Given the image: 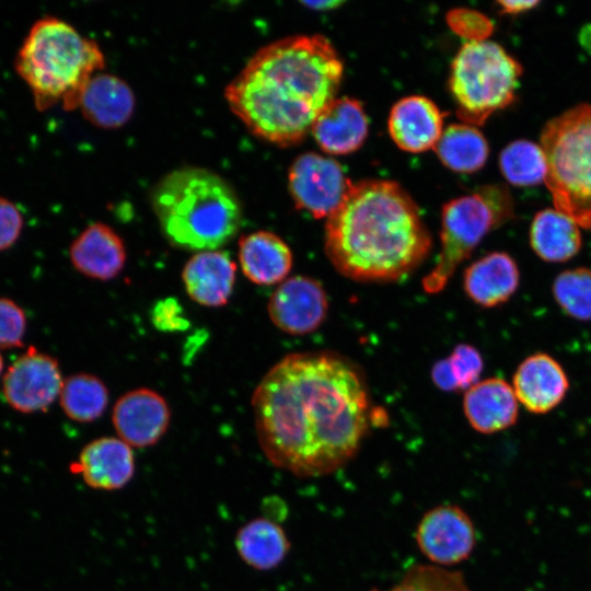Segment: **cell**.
<instances>
[{
	"label": "cell",
	"instance_id": "1",
	"mask_svg": "<svg viewBox=\"0 0 591 591\" xmlns=\"http://www.w3.org/2000/svg\"><path fill=\"white\" fill-rule=\"evenodd\" d=\"M252 407L267 460L300 478L344 467L373 420L360 369L331 351L285 356L256 386Z\"/></svg>",
	"mask_w": 591,
	"mask_h": 591
},
{
	"label": "cell",
	"instance_id": "2",
	"mask_svg": "<svg viewBox=\"0 0 591 591\" xmlns=\"http://www.w3.org/2000/svg\"><path fill=\"white\" fill-rule=\"evenodd\" d=\"M344 65L323 35H292L258 49L224 89L254 136L281 147L303 140L336 97Z\"/></svg>",
	"mask_w": 591,
	"mask_h": 591
},
{
	"label": "cell",
	"instance_id": "3",
	"mask_svg": "<svg viewBox=\"0 0 591 591\" xmlns=\"http://www.w3.org/2000/svg\"><path fill=\"white\" fill-rule=\"evenodd\" d=\"M431 235L409 194L387 179L352 183L326 218L324 248L334 268L360 282H391L418 268Z\"/></svg>",
	"mask_w": 591,
	"mask_h": 591
},
{
	"label": "cell",
	"instance_id": "4",
	"mask_svg": "<svg viewBox=\"0 0 591 591\" xmlns=\"http://www.w3.org/2000/svg\"><path fill=\"white\" fill-rule=\"evenodd\" d=\"M151 205L164 237L173 246L212 251L237 233L243 210L234 188L204 167L171 171L153 187Z\"/></svg>",
	"mask_w": 591,
	"mask_h": 591
},
{
	"label": "cell",
	"instance_id": "5",
	"mask_svg": "<svg viewBox=\"0 0 591 591\" xmlns=\"http://www.w3.org/2000/svg\"><path fill=\"white\" fill-rule=\"evenodd\" d=\"M104 66L99 44L55 16L32 25L14 60L38 111L56 104L66 111L77 109L86 83Z\"/></svg>",
	"mask_w": 591,
	"mask_h": 591
},
{
	"label": "cell",
	"instance_id": "6",
	"mask_svg": "<svg viewBox=\"0 0 591 591\" xmlns=\"http://www.w3.org/2000/svg\"><path fill=\"white\" fill-rule=\"evenodd\" d=\"M554 208L591 229V104H578L549 119L540 136Z\"/></svg>",
	"mask_w": 591,
	"mask_h": 591
},
{
	"label": "cell",
	"instance_id": "7",
	"mask_svg": "<svg viewBox=\"0 0 591 591\" xmlns=\"http://www.w3.org/2000/svg\"><path fill=\"white\" fill-rule=\"evenodd\" d=\"M522 73V65L499 44L466 42L453 58L449 78L457 117L483 125L514 101Z\"/></svg>",
	"mask_w": 591,
	"mask_h": 591
},
{
	"label": "cell",
	"instance_id": "8",
	"mask_svg": "<svg viewBox=\"0 0 591 591\" xmlns=\"http://www.w3.org/2000/svg\"><path fill=\"white\" fill-rule=\"evenodd\" d=\"M512 197L505 185L488 184L454 198L442 208L441 250L436 266L421 280L425 292L442 291L463 263L494 229L513 217Z\"/></svg>",
	"mask_w": 591,
	"mask_h": 591
},
{
	"label": "cell",
	"instance_id": "9",
	"mask_svg": "<svg viewBox=\"0 0 591 591\" xmlns=\"http://www.w3.org/2000/svg\"><path fill=\"white\" fill-rule=\"evenodd\" d=\"M351 185L336 160L315 152L297 157L288 173V187L296 207L315 219L328 218Z\"/></svg>",
	"mask_w": 591,
	"mask_h": 591
},
{
	"label": "cell",
	"instance_id": "10",
	"mask_svg": "<svg viewBox=\"0 0 591 591\" xmlns=\"http://www.w3.org/2000/svg\"><path fill=\"white\" fill-rule=\"evenodd\" d=\"M415 542L430 564L448 568L470 558L476 545V530L463 508L443 503L427 510L420 518Z\"/></svg>",
	"mask_w": 591,
	"mask_h": 591
},
{
	"label": "cell",
	"instance_id": "11",
	"mask_svg": "<svg viewBox=\"0 0 591 591\" xmlns=\"http://www.w3.org/2000/svg\"><path fill=\"white\" fill-rule=\"evenodd\" d=\"M267 311L281 332L302 336L315 332L326 320L328 298L322 283L308 276L285 279L271 293Z\"/></svg>",
	"mask_w": 591,
	"mask_h": 591
},
{
	"label": "cell",
	"instance_id": "12",
	"mask_svg": "<svg viewBox=\"0 0 591 591\" xmlns=\"http://www.w3.org/2000/svg\"><path fill=\"white\" fill-rule=\"evenodd\" d=\"M62 378L55 358L30 348L10 366L3 378L5 401L16 410H46L62 389Z\"/></svg>",
	"mask_w": 591,
	"mask_h": 591
},
{
	"label": "cell",
	"instance_id": "13",
	"mask_svg": "<svg viewBox=\"0 0 591 591\" xmlns=\"http://www.w3.org/2000/svg\"><path fill=\"white\" fill-rule=\"evenodd\" d=\"M112 419L119 439L129 447L141 449L155 444L165 434L171 412L163 396L141 387L118 398Z\"/></svg>",
	"mask_w": 591,
	"mask_h": 591
},
{
	"label": "cell",
	"instance_id": "14",
	"mask_svg": "<svg viewBox=\"0 0 591 591\" xmlns=\"http://www.w3.org/2000/svg\"><path fill=\"white\" fill-rule=\"evenodd\" d=\"M512 387L518 401L529 412L545 414L565 398L569 382L557 360L547 354L537 352L519 364Z\"/></svg>",
	"mask_w": 591,
	"mask_h": 591
},
{
	"label": "cell",
	"instance_id": "15",
	"mask_svg": "<svg viewBox=\"0 0 591 591\" xmlns=\"http://www.w3.org/2000/svg\"><path fill=\"white\" fill-rule=\"evenodd\" d=\"M72 471L79 473L91 488L117 490L125 487L135 474L134 452L119 438H97L81 450Z\"/></svg>",
	"mask_w": 591,
	"mask_h": 591
},
{
	"label": "cell",
	"instance_id": "16",
	"mask_svg": "<svg viewBox=\"0 0 591 591\" xmlns=\"http://www.w3.org/2000/svg\"><path fill=\"white\" fill-rule=\"evenodd\" d=\"M442 131L443 114L426 96L403 97L390 112L389 132L402 150L418 153L434 148Z\"/></svg>",
	"mask_w": 591,
	"mask_h": 591
},
{
	"label": "cell",
	"instance_id": "17",
	"mask_svg": "<svg viewBox=\"0 0 591 591\" xmlns=\"http://www.w3.org/2000/svg\"><path fill=\"white\" fill-rule=\"evenodd\" d=\"M235 276V263L228 252L220 250L194 254L182 270V280L188 297L209 308L228 303L233 292Z\"/></svg>",
	"mask_w": 591,
	"mask_h": 591
},
{
	"label": "cell",
	"instance_id": "18",
	"mask_svg": "<svg viewBox=\"0 0 591 591\" xmlns=\"http://www.w3.org/2000/svg\"><path fill=\"white\" fill-rule=\"evenodd\" d=\"M312 135L329 154H348L361 147L368 135V117L355 99L335 97L317 116Z\"/></svg>",
	"mask_w": 591,
	"mask_h": 591
},
{
	"label": "cell",
	"instance_id": "19",
	"mask_svg": "<svg viewBox=\"0 0 591 591\" xmlns=\"http://www.w3.org/2000/svg\"><path fill=\"white\" fill-rule=\"evenodd\" d=\"M518 403L513 387L507 381L489 378L466 390L463 410L474 430L490 434L515 424L519 414Z\"/></svg>",
	"mask_w": 591,
	"mask_h": 591
},
{
	"label": "cell",
	"instance_id": "20",
	"mask_svg": "<svg viewBox=\"0 0 591 591\" xmlns=\"http://www.w3.org/2000/svg\"><path fill=\"white\" fill-rule=\"evenodd\" d=\"M69 253L79 273L99 280L115 278L126 264V248L121 237L102 222L84 229L72 242Z\"/></svg>",
	"mask_w": 591,
	"mask_h": 591
},
{
	"label": "cell",
	"instance_id": "21",
	"mask_svg": "<svg viewBox=\"0 0 591 591\" xmlns=\"http://www.w3.org/2000/svg\"><path fill=\"white\" fill-rule=\"evenodd\" d=\"M520 271L505 252H493L472 263L463 274L466 296L477 305L494 308L507 302L517 291Z\"/></svg>",
	"mask_w": 591,
	"mask_h": 591
},
{
	"label": "cell",
	"instance_id": "22",
	"mask_svg": "<svg viewBox=\"0 0 591 591\" xmlns=\"http://www.w3.org/2000/svg\"><path fill=\"white\" fill-rule=\"evenodd\" d=\"M135 94L123 79L96 73L86 83L78 108L92 125L104 129L124 126L135 111Z\"/></svg>",
	"mask_w": 591,
	"mask_h": 591
},
{
	"label": "cell",
	"instance_id": "23",
	"mask_svg": "<svg viewBox=\"0 0 591 591\" xmlns=\"http://www.w3.org/2000/svg\"><path fill=\"white\" fill-rule=\"evenodd\" d=\"M239 262L244 276L260 286L282 282L292 268V252L269 231H256L239 240Z\"/></svg>",
	"mask_w": 591,
	"mask_h": 591
},
{
	"label": "cell",
	"instance_id": "24",
	"mask_svg": "<svg viewBox=\"0 0 591 591\" xmlns=\"http://www.w3.org/2000/svg\"><path fill=\"white\" fill-rule=\"evenodd\" d=\"M241 559L256 570L277 568L288 556L291 544L283 528L269 518H255L241 526L234 540Z\"/></svg>",
	"mask_w": 591,
	"mask_h": 591
},
{
	"label": "cell",
	"instance_id": "25",
	"mask_svg": "<svg viewBox=\"0 0 591 591\" xmlns=\"http://www.w3.org/2000/svg\"><path fill=\"white\" fill-rule=\"evenodd\" d=\"M530 244L548 263H563L576 256L582 245L580 227L555 208L535 213L530 227Z\"/></svg>",
	"mask_w": 591,
	"mask_h": 591
},
{
	"label": "cell",
	"instance_id": "26",
	"mask_svg": "<svg viewBox=\"0 0 591 591\" xmlns=\"http://www.w3.org/2000/svg\"><path fill=\"white\" fill-rule=\"evenodd\" d=\"M434 150L441 162L460 173L480 170L489 154V146L477 127L460 123L443 129Z\"/></svg>",
	"mask_w": 591,
	"mask_h": 591
},
{
	"label": "cell",
	"instance_id": "27",
	"mask_svg": "<svg viewBox=\"0 0 591 591\" xmlns=\"http://www.w3.org/2000/svg\"><path fill=\"white\" fill-rule=\"evenodd\" d=\"M108 404V390L97 376L78 373L65 380L60 392V405L65 414L79 422L100 418Z\"/></svg>",
	"mask_w": 591,
	"mask_h": 591
},
{
	"label": "cell",
	"instance_id": "28",
	"mask_svg": "<svg viewBox=\"0 0 591 591\" xmlns=\"http://www.w3.org/2000/svg\"><path fill=\"white\" fill-rule=\"evenodd\" d=\"M505 178L514 186H534L545 181L547 163L542 147L525 139L510 142L499 155Z\"/></svg>",
	"mask_w": 591,
	"mask_h": 591
},
{
	"label": "cell",
	"instance_id": "29",
	"mask_svg": "<svg viewBox=\"0 0 591 591\" xmlns=\"http://www.w3.org/2000/svg\"><path fill=\"white\" fill-rule=\"evenodd\" d=\"M553 296L568 316L578 321H591V269L577 267L557 275L553 282Z\"/></svg>",
	"mask_w": 591,
	"mask_h": 591
},
{
	"label": "cell",
	"instance_id": "30",
	"mask_svg": "<svg viewBox=\"0 0 591 591\" xmlns=\"http://www.w3.org/2000/svg\"><path fill=\"white\" fill-rule=\"evenodd\" d=\"M369 591H471L463 572L432 564L409 566L398 582L386 590Z\"/></svg>",
	"mask_w": 591,
	"mask_h": 591
},
{
	"label": "cell",
	"instance_id": "31",
	"mask_svg": "<svg viewBox=\"0 0 591 591\" xmlns=\"http://www.w3.org/2000/svg\"><path fill=\"white\" fill-rule=\"evenodd\" d=\"M445 359L456 392L468 390L477 383L484 368V361L475 347L464 343L459 344Z\"/></svg>",
	"mask_w": 591,
	"mask_h": 591
},
{
	"label": "cell",
	"instance_id": "32",
	"mask_svg": "<svg viewBox=\"0 0 591 591\" xmlns=\"http://www.w3.org/2000/svg\"><path fill=\"white\" fill-rule=\"evenodd\" d=\"M449 26L467 42L486 40L493 32L491 21L478 11L472 9H453L447 14Z\"/></svg>",
	"mask_w": 591,
	"mask_h": 591
},
{
	"label": "cell",
	"instance_id": "33",
	"mask_svg": "<svg viewBox=\"0 0 591 591\" xmlns=\"http://www.w3.org/2000/svg\"><path fill=\"white\" fill-rule=\"evenodd\" d=\"M26 318L22 309L13 301L0 298V348L22 345Z\"/></svg>",
	"mask_w": 591,
	"mask_h": 591
},
{
	"label": "cell",
	"instance_id": "34",
	"mask_svg": "<svg viewBox=\"0 0 591 591\" xmlns=\"http://www.w3.org/2000/svg\"><path fill=\"white\" fill-rule=\"evenodd\" d=\"M23 229V216L9 199L0 196V251L12 246Z\"/></svg>",
	"mask_w": 591,
	"mask_h": 591
},
{
	"label": "cell",
	"instance_id": "35",
	"mask_svg": "<svg viewBox=\"0 0 591 591\" xmlns=\"http://www.w3.org/2000/svg\"><path fill=\"white\" fill-rule=\"evenodd\" d=\"M152 322L161 331H182L188 327V321L179 303L169 298L159 301L152 312Z\"/></svg>",
	"mask_w": 591,
	"mask_h": 591
},
{
	"label": "cell",
	"instance_id": "36",
	"mask_svg": "<svg viewBox=\"0 0 591 591\" xmlns=\"http://www.w3.org/2000/svg\"><path fill=\"white\" fill-rule=\"evenodd\" d=\"M433 384L444 392H456L447 359L438 360L431 368Z\"/></svg>",
	"mask_w": 591,
	"mask_h": 591
},
{
	"label": "cell",
	"instance_id": "37",
	"mask_svg": "<svg viewBox=\"0 0 591 591\" xmlns=\"http://www.w3.org/2000/svg\"><path fill=\"white\" fill-rule=\"evenodd\" d=\"M538 1H508L500 0L497 4L500 7V12L505 14H520L536 7Z\"/></svg>",
	"mask_w": 591,
	"mask_h": 591
},
{
	"label": "cell",
	"instance_id": "38",
	"mask_svg": "<svg viewBox=\"0 0 591 591\" xmlns=\"http://www.w3.org/2000/svg\"><path fill=\"white\" fill-rule=\"evenodd\" d=\"M303 4L306 5L308 8L312 9V10H321L322 11V10L336 9L340 4H343V1H339V0L304 1Z\"/></svg>",
	"mask_w": 591,
	"mask_h": 591
},
{
	"label": "cell",
	"instance_id": "39",
	"mask_svg": "<svg viewBox=\"0 0 591 591\" xmlns=\"http://www.w3.org/2000/svg\"><path fill=\"white\" fill-rule=\"evenodd\" d=\"M2 368H3V362H2V358L0 356V373H1Z\"/></svg>",
	"mask_w": 591,
	"mask_h": 591
}]
</instances>
